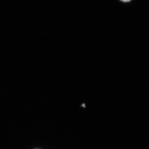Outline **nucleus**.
I'll return each mask as SVG.
<instances>
[{
  "instance_id": "obj_1",
  "label": "nucleus",
  "mask_w": 149,
  "mask_h": 149,
  "mask_svg": "<svg viewBox=\"0 0 149 149\" xmlns=\"http://www.w3.org/2000/svg\"><path fill=\"white\" fill-rule=\"evenodd\" d=\"M120 1L124 2H127L130 1L131 0H120Z\"/></svg>"
}]
</instances>
